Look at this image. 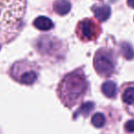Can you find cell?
<instances>
[{
	"label": "cell",
	"instance_id": "5b68a950",
	"mask_svg": "<svg viewBox=\"0 0 134 134\" xmlns=\"http://www.w3.org/2000/svg\"><path fill=\"white\" fill-rule=\"evenodd\" d=\"M120 98L127 113L134 117V82H128L122 85Z\"/></svg>",
	"mask_w": 134,
	"mask_h": 134
},
{
	"label": "cell",
	"instance_id": "30bf717a",
	"mask_svg": "<svg viewBox=\"0 0 134 134\" xmlns=\"http://www.w3.org/2000/svg\"><path fill=\"white\" fill-rule=\"evenodd\" d=\"M101 91L107 98H115V96L117 95V85L113 81L107 80L101 86Z\"/></svg>",
	"mask_w": 134,
	"mask_h": 134
},
{
	"label": "cell",
	"instance_id": "9c48e42d",
	"mask_svg": "<svg viewBox=\"0 0 134 134\" xmlns=\"http://www.w3.org/2000/svg\"><path fill=\"white\" fill-rule=\"evenodd\" d=\"M34 26L39 30L42 31H47V30H50L54 27V24L51 20L47 16H40L34 20Z\"/></svg>",
	"mask_w": 134,
	"mask_h": 134
},
{
	"label": "cell",
	"instance_id": "277c9868",
	"mask_svg": "<svg viewBox=\"0 0 134 134\" xmlns=\"http://www.w3.org/2000/svg\"><path fill=\"white\" fill-rule=\"evenodd\" d=\"M76 35L83 42L96 41L101 33L99 23L93 18H85L78 23L76 27Z\"/></svg>",
	"mask_w": 134,
	"mask_h": 134
},
{
	"label": "cell",
	"instance_id": "ba28073f",
	"mask_svg": "<svg viewBox=\"0 0 134 134\" xmlns=\"http://www.w3.org/2000/svg\"><path fill=\"white\" fill-rule=\"evenodd\" d=\"M37 79V73L33 69H28L25 70L19 75L18 80L25 85H32L36 82Z\"/></svg>",
	"mask_w": 134,
	"mask_h": 134
},
{
	"label": "cell",
	"instance_id": "6da1fadb",
	"mask_svg": "<svg viewBox=\"0 0 134 134\" xmlns=\"http://www.w3.org/2000/svg\"><path fill=\"white\" fill-rule=\"evenodd\" d=\"M27 0H0V43L18 34L25 16Z\"/></svg>",
	"mask_w": 134,
	"mask_h": 134
},
{
	"label": "cell",
	"instance_id": "8fae6325",
	"mask_svg": "<svg viewBox=\"0 0 134 134\" xmlns=\"http://www.w3.org/2000/svg\"><path fill=\"white\" fill-rule=\"evenodd\" d=\"M91 123L96 128H102L106 123V117L101 112H97L92 116Z\"/></svg>",
	"mask_w": 134,
	"mask_h": 134
},
{
	"label": "cell",
	"instance_id": "8992f818",
	"mask_svg": "<svg viewBox=\"0 0 134 134\" xmlns=\"http://www.w3.org/2000/svg\"><path fill=\"white\" fill-rule=\"evenodd\" d=\"M92 11L95 15V18L100 22L106 21L110 16L111 13L110 7L108 5H95L92 7Z\"/></svg>",
	"mask_w": 134,
	"mask_h": 134
},
{
	"label": "cell",
	"instance_id": "3957f363",
	"mask_svg": "<svg viewBox=\"0 0 134 134\" xmlns=\"http://www.w3.org/2000/svg\"><path fill=\"white\" fill-rule=\"evenodd\" d=\"M94 68L97 73L102 78H108L113 74L116 68V59L112 50L100 48L94 57Z\"/></svg>",
	"mask_w": 134,
	"mask_h": 134
},
{
	"label": "cell",
	"instance_id": "7a4b0ae2",
	"mask_svg": "<svg viewBox=\"0 0 134 134\" xmlns=\"http://www.w3.org/2000/svg\"><path fill=\"white\" fill-rule=\"evenodd\" d=\"M88 90V83L82 69L67 74L58 86V96L66 107H74Z\"/></svg>",
	"mask_w": 134,
	"mask_h": 134
},
{
	"label": "cell",
	"instance_id": "52a82bcc",
	"mask_svg": "<svg viewBox=\"0 0 134 134\" xmlns=\"http://www.w3.org/2000/svg\"><path fill=\"white\" fill-rule=\"evenodd\" d=\"M53 9L59 16H65L70 11L71 4L68 0H56L53 5Z\"/></svg>",
	"mask_w": 134,
	"mask_h": 134
},
{
	"label": "cell",
	"instance_id": "4fadbf2b",
	"mask_svg": "<svg viewBox=\"0 0 134 134\" xmlns=\"http://www.w3.org/2000/svg\"><path fill=\"white\" fill-rule=\"evenodd\" d=\"M125 131L128 132H133L134 131V120H131L125 123Z\"/></svg>",
	"mask_w": 134,
	"mask_h": 134
},
{
	"label": "cell",
	"instance_id": "5bb4252c",
	"mask_svg": "<svg viewBox=\"0 0 134 134\" xmlns=\"http://www.w3.org/2000/svg\"><path fill=\"white\" fill-rule=\"evenodd\" d=\"M127 4L129 7L134 8V0H127Z\"/></svg>",
	"mask_w": 134,
	"mask_h": 134
},
{
	"label": "cell",
	"instance_id": "7c38bea8",
	"mask_svg": "<svg viewBox=\"0 0 134 134\" xmlns=\"http://www.w3.org/2000/svg\"><path fill=\"white\" fill-rule=\"evenodd\" d=\"M122 51H123V54H124V56H125L126 58H128V59H131V58H133L134 51H133L132 48H131L129 44L124 43V44L122 45Z\"/></svg>",
	"mask_w": 134,
	"mask_h": 134
}]
</instances>
